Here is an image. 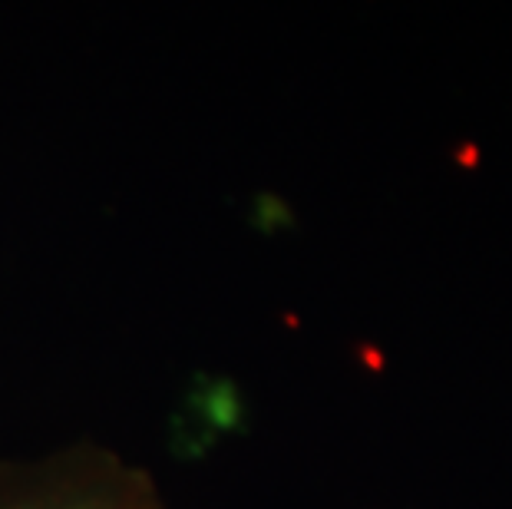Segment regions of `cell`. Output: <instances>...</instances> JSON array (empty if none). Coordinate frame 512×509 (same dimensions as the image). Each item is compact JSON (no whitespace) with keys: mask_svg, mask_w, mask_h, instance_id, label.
<instances>
[{"mask_svg":"<svg viewBox=\"0 0 512 509\" xmlns=\"http://www.w3.org/2000/svg\"><path fill=\"white\" fill-rule=\"evenodd\" d=\"M476 159H479V156H476V149H466V153H463V162H466V166H473Z\"/></svg>","mask_w":512,"mask_h":509,"instance_id":"cell-1","label":"cell"}]
</instances>
